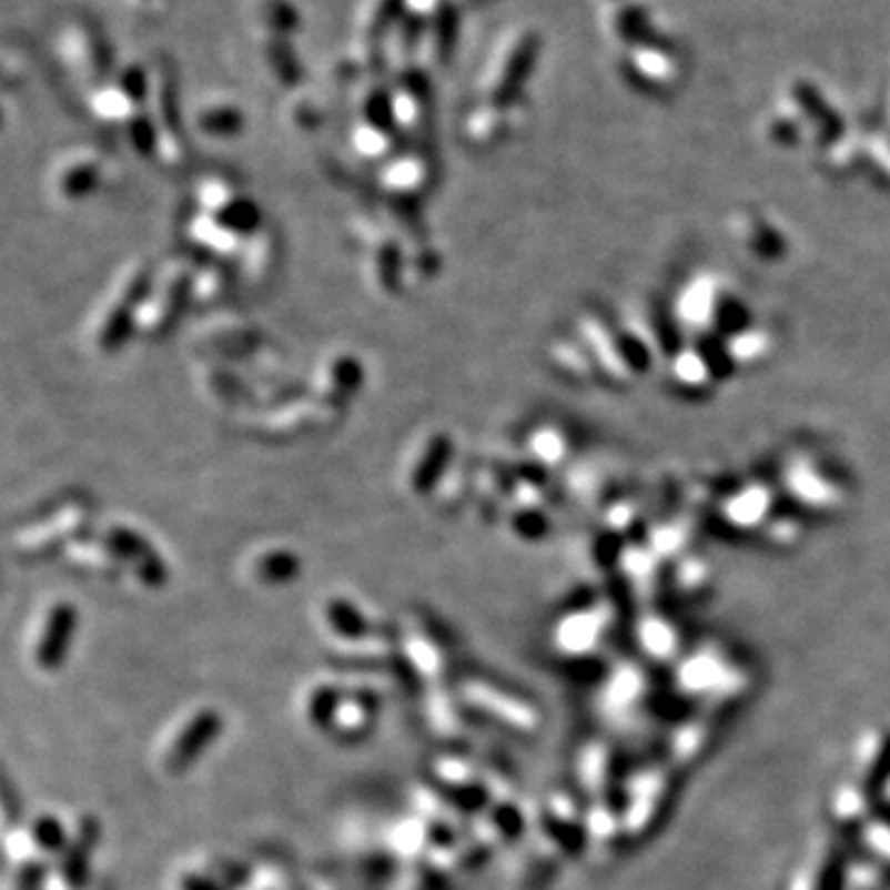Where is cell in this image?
Wrapping results in <instances>:
<instances>
[{
	"mask_svg": "<svg viewBox=\"0 0 890 890\" xmlns=\"http://www.w3.org/2000/svg\"><path fill=\"white\" fill-rule=\"evenodd\" d=\"M156 267L134 260L112 282L90 324V342L97 354H114L136 334V314L154 282Z\"/></svg>",
	"mask_w": 890,
	"mask_h": 890,
	"instance_id": "1",
	"label": "cell"
},
{
	"mask_svg": "<svg viewBox=\"0 0 890 890\" xmlns=\"http://www.w3.org/2000/svg\"><path fill=\"white\" fill-rule=\"evenodd\" d=\"M199 257H169L156 267L151 290L136 314V334L144 340H166L183 314L193 310V275Z\"/></svg>",
	"mask_w": 890,
	"mask_h": 890,
	"instance_id": "2",
	"label": "cell"
},
{
	"mask_svg": "<svg viewBox=\"0 0 890 890\" xmlns=\"http://www.w3.org/2000/svg\"><path fill=\"white\" fill-rule=\"evenodd\" d=\"M92 517V503L84 495H72L68 500L42 509L13 535V549L18 557L42 559L62 555L74 539L87 535Z\"/></svg>",
	"mask_w": 890,
	"mask_h": 890,
	"instance_id": "3",
	"label": "cell"
},
{
	"mask_svg": "<svg viewBox=\"0 0 890 890\" xmlns=\"http://www.w3.org/2000/svg\"><path fill=\"white\" fill-rule=\"evenodd\" d=\"M354 241L364 251V277L376 297L396 300L406 285V247L391 225L376 215L360 213L350 223Z\"/></svg>",
	"mask_w": 890,
	"mask_h": 890,
	"instance_id": "4",
	"label": "cell"
},
{
	"mask_svg": "<svg viewBox=\"0 0 890 890\" xmlns=\"http://www.w3.org/2000/svg\"><path fill=\"white\" fill-rule=\"evenodd\" d=\"M344 408L312 396L310 391L263 408L251 421V431L267 441H302L330 433L342 423Z\"/></svg>",
	"mask_w": 890,
	"mask_h": 890,
	"instance_id": "5",
	"label": "cell"
},
{
	"mask_svg": "<svg viewBox=\"0 0 890 890\" xmlns=\"http://www.w3.org/2000/svg\"><path fill=\"white\" fill-rule=\"evenodd\" d=\"M189 342L203 354L201 360L219 362H247L265 346L257 324L233 312H211L195 320L189 330Z\"/></svg>",
	"mask_w": 890,
	"mask_h": 890,
	"instance_id": "6",
	"label": "cell"
},
{
	"mask_svg": "<svg viewBox=\"0 0 890 890\" xmlns=\"http://www.w3.org/2000/svg\"><path fill=\"white\" fill-rule=\"evenodd\" d=\"M455 463V441L451 433L431 431L408 451L401 471V485L414 497H433Z\"/></svg>",
	"mask_w": 890,
	"mask_h": 890,
	"instance_id": "7",
	"label": "cell"
},
{
	"mask_svg": "<svg viewBox=\"0 0 890 890\" xmlns=\"http://www.w3.org/2000/svg\"><path fill=\"white\" fill-rule=\"evenodd\" d=\"M100 535L114 547L119 559L124 564V572L132 574L134 581H139L144 589H161V586H166V562L141 532L124 523H110L102 527Z\"/></svg>",
	"mask_w": 890,
	"mask_h": 890,
	"instance_id": "8",
	"label": "cell"
},
{
	"mask_svg": "<svg viewBox=\"0 0 890 890\" xmlns=\"http://www.w3.org/2000/svg\"><path fill=\"white\" fill-rule=\"evenodd\" d=\"M223 732V715L213 708L195 710L191 718L181 725V730L169 742L161 767L169 777H181L199 762L205 750L219 740Z\"/></svg>",
	"mask_w": 890,
	"mask_h": 890,
	"instance_id": "9",
	"label": "cell"
},
{
	"mask_svg": "<svg viewBox=\"0 0 890 890\" xmlns=\"http://www.w3.org/2000/svg\"><path fill=\"white\" fill-rule=\"evenodd\" d=\"M364 384L366 368L360 356L352 352H332L314 366L307 391L332 406L346 408L352 398L362 394Z\"/></svg>",
	"mask_w": 890,
	"mask_h": 890,
	"instance_id": "10",
	"label": "cell"
},
{
	"mask_svg": "<svg viewBox=\"0 0 890 890\" xmlns=\"http://www.w3.org/2000/svg\"><path fill=\"white\" fill-rule=\"evenodd\" d=\"M80 614L70 601H55L48 606L42 624L32 644V664L42 672H55L70 656Z\"/></svg>",
	"mask_w": 890,
	"mask_h": 890,
	"instance_id": "11",
	"label": "cell"
},
{
	"mask_svg": "<svg viewBox=\"0 0 890 890\" xmlns=\"http://www.w3.org/2000/svg\"><path fill=\"white\" fill-rule=\"evenodd\" d=\"M104 176L102 156L92 149H72L52 169L50 189L62 203H82L100 189Z\"/></svg>",
	"mask_w": 890,
	"mask_h": 890,
	"instance_id": "12",
	"label": "cell"
},
{
	"mask_svg": "<svg viewBox=\"0 0 890 890\" xmlns=\"http://www.w3.org/2000/svg\"><path fill=\"white\" fill-rule=\"evenodd\" d=\"M433 181H436V166L426 154H416V151L391 156L378 179L386 201L398 203H421L423 195L433 189Z\"/></svg>",
	"mask_w": 890,
	"mask_h": 890,
	"instance_id": "13",
	"label": "cell"
},
{
	"mask_svg": "<svg viewBox=\"0 0 890 890\" xmlns=\"http://www.w3.org/2000/svg\"><path fill=\"white\" fill-rule=\"evenodd\" d=\"M193 378L201 396L219 408H255L253 384L219 360H199Z\"/></svg>",
	"mask_w": 890,
	"mask_h": 890,
	"instance_id": "14",
	"label": "cell"
},
{
	"mask_svg": "<svg viewBox=\"0 0 890 890\" xmlns=\"http://www.w3.org/2000/svg\"><path fill=\"white\" fill-rule=\"evenodd\" d=\"M183 235L191 247V255L199 260H215V263H231V260L241 257L245 237L233 233L231 227L223 225L211 213L193 211L189 221L183 223Z\"/></svg>",
	"mask_w": 890,
	"mask_h": 890,
	"instance_id": "15",
	"label": "cell"
},
{
	"mask_svg": "<svg viewBox=\"0 0 890 890\" xmlns=\"http://www.w3.org/2000/svg\"><path fill=\"white\" fill-rule=\"evenodd\" d=\"M102 839V827L94 817H82L78 829L70 836L68 849L58 856L55 883L60 890H87L90 883V868L97 843Z\"/></svg>",
	"mask_w": 890,
	"mask_h": 890,
	"instance_id": "16",
	"label": "cell"
},
{
	"mask_svg": "<svg viewBox=\"0 0 890 890\" xmlns=\"http://www.w3.org/2000/svg\"><path fill=\"white\" fill-rule=\"evenodd\" d=\"M322 618L334 638L344 640L350 646H364L374 644V640L386 638L376 624L368 621V616L346 596H330L322 606Z\"/></svg>",
	"mask_w": 890,
	"mask_h": 890,
	"instance_id": "17",
	"label": "cell"
},
{
	"mask_svg": "<svg viewBox=\"0 0 890 890\" xmlns=\"http://www.w3.org/2000/svg\"><path fill=\"white\" fill-rule=\"evenodd\" d=\"M280 263V235L275 227H260L243 245V253L237 257V273H241L247 287L260 290L273 280Z\"/></svg>",
	"mask_w": 890,
	"mask_h": 890,
	"instance_id": "18",
	"label": "cell"
},
{
	"mask_svg": "<svg viewBox=\"0 0 890 890\" xmlns=\"http://www.w3.org/2000/svg\"><path fill=\"white\" fill-rule=\"evenodd\" d=\"M62 557L74 569L94 574V577L102 579H117L124 572L122 559H119L114 547L102 535H82L62 552Z\"/></svg>",
	"mask_w": 890,
	"mask_h": 890,
	"instance_id": "19",
	"label": "cell"
},
{
	"mask_svg": "<svg viewBox=\"0 0 890 890\" xmlns=\"http://www.w3.org/2000/svg\"><path fill=\"white\" fill-rule=\"evenodd\" d=\"M247 569H251V577L263 584V586H285L300 579L302 574V559L297 552H292L287 547H265L257 549L255 555L247 562Z\"/></svg>",
	"mask_w": 890,
	"mask_h": 890,
	"instance_id": "20",
	"label": "cell"
},
{
	"mask_svg": "<svg viewBox=\"0 0 890 890\" xmlns=\"http://www.w3.org/2000/svg\"><path fill=\"white\" fill-rule=\"evenodd\" d=\"M468 698L473 700V705H477V708L485 710L487 715H493V718H497V720L507 722V725L523 727V730H529V727H535V712H532L525 702L503 696L500 690H493V688H485V686H471L468 688Z\"/></svg>",
	"mask_w": 890,
	"mask_h": 890,
	"instance_id": "21",
	"label": "cell"
},
{
	"mask_svg": "<svg viewBox=\"0 0 890 890\" xmlns=\"http://www.w3.org/2000/svg\"><path fill=\"white\" fill-rule=\"evenodd\" d=\"M231 285H233V270L225 263L199 260V267H195L193 275V310L219 305L221 300H225Z\"/></svg>",
	"mask_w": 890,
	"mask_h": 890,
	"instance_id": "22",
	"label": "cell"
},
{
	"mask_svg": "<svg viewBox=\"0 0 890 890\" xmlns=\"http://www.w3.org/2000/svg\"><path fill=\"white\" fill-rule=\"evenodd\" d=\"M243 193L245 191L227 176H219V173H213V176H203L193 189L195 211L221 215L231 209V205L241 199Z\"/></svg>",
	"mask_w": 890,
	"mask_h": 890,
	"instance_id": "23",
	"label": "cell"
},
{
	"mask_svg": "<svg viewBox=\"0 0 890 890\" xmlns=\"http://www.w3.org/2000/svg\"><path fill=\"white\" fill-rule=\"evenodd\" d=\"M195 129L213 141L233 139L243 132V112L227 102H211L195 114Z\"/></svg>",
	"mask_w": 890,
	"mask_h": 890,
	"instance_id": "24",
	"label": "cell"
},
{
	"mask_svg": "<svg viewBox=\"0 0 890 890\" xmlns=\"http://www.w3.org/2000/svg\"><path fill=\"white\" fill-rule=\"evenodd\" d=\"M441 267H443V257L431 237H426V241H418L414 245H406V285L408 287L428 285V282L438 277Z\"/></svg>",
	"mask_w": 890,
	"mask_h": 890,
	"instance_id": "25",
	"label": "cell"
},
{
	"mask_svg": "<svg viewBox=\"0 0 890 890\" xmlns=\"http://www.w3.org/2000/svg\"><path fill=\"white\" fill-rule=\"evenodd\" d=\"M473 493H475V473H471L463 463L455 461L448 475H445L443 483L438 485V490L433 493V503H436L441 513H455V509L463 507V503L468 500Z\"/></svg>",
	"mask_w": 890,
	"mask_h": 890,
	"instance_id": "26",
	"label": "cell"
},
{
	"mask_svg": "<svg viewBox=\"0 0 890 890\" xmlns=\"http://www.w3.org/2000/svg\"><path fill=\"white\" fill-rule=\"evenodd\" d=\"M374 715H376V698L372 696V692L368 690L350 692V696H344V700H342L334 730L354 737V735L364 732L366 727L372 725Z\"/></svg>",
	"mask_w": 890,
	"mask_h": 890,
	"instance_id": "27",
	"label": "cell"
},
{
	"mask_svg": "<svg viewBox=\"0 0 890 890\" xmlns=\"http://www.w3.org/2000/svg\"><path fill=\"white\" fill-rule=\"evenodd\" d=\"M342 700H344V692L330 686V682H324V686H317L307 698V718L314 727H320V730H334L336 725V715H340L342 708Z\"/></svg>",
	"mask_w": 890,
	"mask_h": 890,
	"instance_id": "28",
	"label": "cell"
},
{
	"mask_svg": "<svg viewBox=\"0 0 890 890\" xmlns=\"http://www.w3.org/2000/svg\"><path fill=\"white\" fill-rule=\"evenodd\" d=\"M28 836H30L32 849H36L40 856H60L70 843V836H68V831H64L62 821L58 817H52V813H42L40 819H36Z\"/></svg>",
	"mask_w": 890,
	"mask_h": 890,
	"instance_id": "29",
	"label": "cell"
},
{
	"mask_svg": "<svg viewBox=\"0 0 890 890\" xmlns=\"http://www.w3.org/2000/svg\"><path fill=\"white\" fill-rule=\"evenodd\" d=\"M352 144H354L356 154L364 156L366 161H384V159L394 156L391 154V151H394V139H391V132L376 124H368V122L356 124L352 132Z\"/></svg>",
	"mask_w": 890,
	"mask_h": 890,
	"instance_id": "30",
	"label": "cell"
},
{
	"mask_svg": "<svg viewBox=\"0 0 890 890\" xmlns=\"http://www.w3.org/2000/svg\"><path fill=\"white\" fill-rule=\"evenodd\" d=\"M638 791H640V795L636 797V801H631V813H628V817H634V813H638V809H644V811H640V817L628 829L648 827L650 817H654V813L658 811L660 801H664V797H666V785L660 781L658 775H654V777L646 779L644 785L638 787Z\"/></svg>",
	"mask_w": 890,
	"mask_h": 890,
	"instance_id": "31",
	"label": "cell"
},
{
	"mask_svg": "<svg viewBox=\"0 0 890 890\" xmlns=\"http://www.w3.org/2000/svg\"><path fill=\"white\" fill-rule=\"evenodd\" d=\"M836 868L833 859H823L821 863H817L811 868V873L801 881L807 890H833L836 888Z\"/></svg>",
	"mask_w": 890,
	"mask_h": 890,
	"instance_id": "32",
	"label": "cell"
},
{
	"mask_svg": "<svg viewBox=\"0 0 890 890\" xmlns=\"http://www.w3.org/2000/svg\"><path fill=\"white\" fill-rule=\"evenodd\" d=\"M179 890H225V886L213 873H183L179 881Z\"/></svg>",
	"mask_w": 890,
	"mask_h": 890,
	"instance_id": "33",
	"label": "cell"
},
{
	"mask_svg": "<svg viewBox=\"0 0 890 890\" xmlns=\"http://www.w3.org/2000/svg\"><path fill=\"white\" fill-rule=\"evenodd\" d=\"M868 841L881 853L890 856V829H873V833H868Z\"/></svg>",
	"mask_w": 890,
	"mask_h": 890,
	"instance_id": "34",
	"label": "cell"
},
{
	"mask_svg": "<svg viewBox=\"0 0 890 890\" xmlns=\"http://www.w3.org/2000/svg\"><path fill=\"white\" fill-rule=\"evenodd\" d=\"M100 890H107V888H100Z\"/></svg>",
	"mask_w": 890,
	"mask_h": 890,
	"instance_id": "35",
	"label": "cell"
}]
</instances>
